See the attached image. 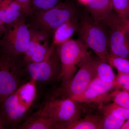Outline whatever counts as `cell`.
Returning <instances> with one entry per match:
<instances>
[{"label": "cell", "instance_id": "obj_1", "mask_svg": "<svg viewBox=\"0 0 129 129\" xmlns=\"http://www.w3.org/2000/svg\"><path fill=\"white\" fill-rule=\"evenodd\" d=\"M78 103L70 98L53 96L33 115L50 118L55 123L54 129H64L80 119L81 111Z\"/></svg>", "mask_w": 129, "mask_h": 129}, {"label": "cell", "instance_id": "obj_2", "mask_svg": "<svg viewBox=\"0 0 129 129\" xmlns=\"http://www.w3.org/2000/svg\"><path fill=\"white\" fill-rule=\"evenodd\" d=\"M77 9L69 1L60 3L51 9L34 13L27 19L29 27L45 31L52 37L59 26L70 20L78 17Z\"/></svg>", "mask_w": 129, "mask_h": 129}, {"label": "cell", "instance_id": "obj_3", "mask_svg": "<svg viewBox=\"0 0 129 129\" xmlns=\"http://www.w3.org/2000/svg\"><path fill=\"white\" fill-rule=\"evenodd\" d=\"M25 74L23 57H17L0 50V105L21 85Z\"/></svg>", "mask_w": 129, "mask_h": 129}, {"label": "cell", "instance_id": "obj_4", "mask_svg": "<svg viewBox=\"0 0 129 129\" xmlns=\"http://www.w3.org/2000/svg\"><path fill=\"white\" fill-rule=\"evenodd\" d=\"M103 24L92 18L83 17L77 29L79 39L90 48L98 58L107 61L110 55L109 32Z\"/></svg>", "mask_w": 129, "mask_h": 129}, {"label": "cell", "instance_id": "obj_5", "mask_svg": "<svg viewBox=\"0 0 129 129\" xmlns=\"http://www.w3.org/2000/svg\"><path fill=\"white\" fill-rule=\"evenodd\" d=\"M56 47L61 67L60 80L62 87L67 85L76 73L77 67L88 53V48L79 39H72Z\"/></svg>", "mask_w": 129, "mask_h": 129}, {"label": "cell", "instance_id": "obj_6", "mask_svg": "<svg viewBox=\"0 0 129 129\" xmlns=\"http://www.w3.org/2000/svg\"><path fill=\"white\" fill-rule=\"evenodd\" d=\"M95 59L88 52L71 80L63 87L58 88L53 96L73 99L82 94L95 77Z\"/></svg>", "mask_w": 129, "mask_h": 129}, {"label": "cell", "instance_id": "obj_7", "mask_svg": "<svg viewBox=\"0 0 129 129\" xmlns=\"http://www.w3.org/2000/svg\"><path fill=\"white\" fill-rule=\"evenodd\" d=\"M29 27L26 18L7 25L0 40V50L17 57H23L29 40Z\"/></svg>", "mask_w": 129, "mask_h": 129}, {"label": "cell", "instance_id": "obj_8", "mask_svg": "<svg viewBox=\"0 0 129 129\" xmlns=\"http://www.w3.org/2000/svg\"><path fill=\"white\" fill-rule=\"evenodd\" d=\"M26 64L27 74L37 83H48L60 80L61 67L56 47L43 61Z\"/></svg>", "mask_w": 129, "mask_h": 129}, {"label": "cell", "instance_id": "obj_9", "mask_svg": "<svg viewBox=\"0 0 129 129\" xmlns=\"http://www.w3.org/2000/svg\"><path fill=\"white\" fill-rule=\"evenodd\" d=\"M102 23L108 28L110 54L129 59V39L122 18L112 12Z\"/></svg>", "mask_w": 129, "mask_h": 129}, {"label": "cell", "instance_id": "obj_10", "mask_svg": "<svg viewBox=\"0 0 129 129\" xmlns=\"http://www.w3.org/2000/svg\"><path fill=\"white\" fill-rule=\"evenodd\" d=\"M30 108L19 98L15 91L0 105V122L5 129L18 128L25 120Z\"/></svg>", "mask_w": 129, "mask_h": 129}, {"label": "cell", "instance_id": "obj_11", "mask_svg": "<svg viewBox=\"0 0 129 129\" xmlns=\"http://www.w3.org/2000/svg\"><path fill=\"white\" fill-rule=\"evenodd\" d=\"M29 40L27 50L23 56L25 63L38 62L46 59L56 46L50 44L49 34L29 27Z\"/></svg>", "mask_w": 129, "mask_h": 129}, {"label": "cell", "instance_id": "obj_12", "mask_svg": "<svg viewBox=\"0 0 129 129\" xmlns=\"http://www.w3.org/2000/svg\"><path fill=\"white\" fill-rule=\"evenodd\" d=\"M115 89V83H105L95 77L82 94L72 99L79 103H96L101 106L108 102L110 94Z\"/></svg>", "mask_w": 129, "mask_h": 129}, {"label": "cell", "instance_id": "obj_13", "mask_svg": "<svg viewBox=\"0 0 129 129\" xmlns=\"http://www.w3.org/2000/svg\"><path fill=\"white\" fill-rule=\"evenodd\" d=\"M22 5L16 0H0V19L7 25L27 18Z\"/></svg>", "mask_w": 129, "mask_h": 129}, {"label": "cell", "instance_id": "obj_14", "mask_svg": "<svg viewBox=\"0 0 129 129\" xmlns=\"http://www.w3.org/2000/svg\"><path fill=\"white\" fill-rule=\"evenodd\" d=\"M86 7L91 18L101 23L112 13V0H86Z\"/></svg>", "mask_w": 129, "mask_h": 129}, {"label": "cell", "instance_id": "obj_15", "mask_svg": "<svg viewBox=\"0 0 129 129\" xmlns=\"http://www.w3.org/2000/svg\"><path fill=\"white\" fill-rule=\"evenodd\" d=\"M78 18L67 21L57 28L52 35V45L57 46L72 39L75 32L78 28Z\"/></svg>", "mask_w": 129, "mask_h": 129}, {"label": "cell", "instance_id": "obj_16", "mask_svg": "<svg viewBox=\"0 0 129 129\" xmlns=\"http://www.w3.org/2000/svg\"><path fill=\"white\" fill-rule=\"evenodd\" d=\"M36 84L35 81L30 79L20 85L15 91L19 99L30 108L34 102L37 95Z\"/></svg>", "mask_w": 129, "mask_h": 129}, {"label": "cell", "instance_id": "obj_17", "mask_svg": "<svg viewBox=\"0 0 129 129\" xmlns=\"http://www.w3.org/2000/svg\"><path fill=\"white\" fill-rule=\"evenodd\" d=\"M55 123L50 118L33 115L28 117L19 126L20 129H54Z\"/></svg>", "mask_w": 129, "mask_h": 129}, {"label": "cell", "instance_id": "obj_18", "mask_svg": "<svg viewBox=\"0 0 129 129\" xmlns=\"http://www.w3.org/2000/svg\"><path fill=\"white\" fill-rule=\"evenodd\" d=\"M95 77L108 83H115L116 75L107 61L98 57L95 59Z\"/></svg>", "mask_w": 129, "mask_h": 129}, {"label": "cell", "instance_id": "obj_19", "mask_svg": "<svg viewBox=\"0 0 129 129\" xmlns=\"http://www.w3.org/2000/svg\"><path fill=\"white\" fill-rule=\"evenodd\" d=\"M103 115L89 114L67 125L64 129H100Z\"/></svg>", "mask_w": 129, "mask_h": 129}, {"label": "cell", "instance_id": "obj_20", "mask_svg": "<svg viewBox=\"0 0 129 129\" xmlns=\"http://www.w3.org/2000/svg\"><path fill=\"white\" fill-rule=\"evenodd\" d=\"M102 114H110L122 120L129 119V109L125 108L115 103L100 106Z\"/></svg>", "mask_w": 129, "mask_h": 129}, {"label": "cell", "instance_id": "obj_21", "mask_svg": "<svg viewBox=\"0 0 129 129\" xmlns=\"http://www.w3.org/2000/svg\"><path fill=\"white\" fill-rule=\"evenodd\" d=\"M125 122L110 114H103L100 129H121Z\"/></svg>", "mask_w": 129, "mask_h": 129}, {"label": "cell", "instance_id": "obj_22", "mask_svg": "<svg viewBox=\"0 0 129 129\" xmlns=\"http://www.w3.org/2000/svg\"><path fill=\"white\" fill-rule=\"evenodd\" d=\"M107 62L117 70L118 73L129 74V59L128 58L110 54Z\"/></svg>", "mask_w": 129, "mask_h": 129}, {"label": "cell", "instance_id": "obj_23", "mask_svg": "<svg viewBox=\"0 0 129 129\" xmlns=\"http://www.w3.org/2000/svg\"><path fill=\"white\" fill-rule=\"evenodd\" d=\"M111 101L117 105L129 109V92L119 89L114 90L109 97L108 102Z\"/></svg>", "mask_w": 129, "mask_h": 129}, {"label": "cell", "instance_id": "obj_24", "mask_svg": "<svg viewBox=\"0 0 129 129\" xmlns=\"http://www.w3.org/2000/svg\"><path fill=\"white\" fill-rule=\"evenodd\" d=\"M60 1L30 0V5L32 14L34 13L43 11L52 8L61 3Z\"/></svg>", "mask_w": 129, "mask_h": 129}, {"label": "cell", "instance_id": "obj_25", "mask_svg": "<svg viewBox=\"0 0 129 129\" xmlns=\"http://www.w3.org/2000/svg\"><path fill=\"white\" fill-rule=\"evenodd\" d=\"M113 10L120 18L129 20V0H112Z\"/></svg>", "mask_w": 129, "mask_h": 129}, {"label": "cell", "instance_id": "obj_26", "mask_svg": "<svg viewBox=\"0 0 129 129\" xmlns=\"http://www.w3.org/2000/svg\"><path fill=\"white\" fill-rule=\"evenodd\" d=\"M116 89H121L129 92V74L118 73L115 81Z\"/></svg>", "mask_w": 129, "mask_h": 129}, {"label": "cell", "instance_id": "obj_27", "mask_svg": "<svg viewBox=\"0 0 129 129\" xmlns=\"http://www.w3.org/2000/svg\"><path fill=\"white\" fill-rule=\"evenodd\" d=\"M16 1L19 2L24 8L27 13V18L30 17L32 14V10H31L30 5V0H16Z\"/></svg>", "mask_w": 129, "mask_h": 129}, {"label": "cell", "instance_id": "obj_28", "mask_svg": "<svg viewBox=\"0 0 129 129\" xmlns=\"http://www.w3.org/2000/svg\"><path fill=\"white\" fill-rule=\"evenodd\" d=\"M7 28V25L0 19V40L2 39Z\"/></svg>", "mask_w": 129, "mask_h": 129}, {"label": "cell", "instance_id": "obj_29", "mask_svg": "<svg viewBox=\"0 0 129 129\" xmlns=\"http://www.w3.org/2000/svg\"><path fill=\"white\" fill-rule=\"evenodd\" d=\"M122 19V23L125 29L127 36L129 39V20Z\"/></svg>", "mask_w": 129, "mask_h": 129}, {"label": "cell", "instance_id": "obj_30", "mask_svg": "<svg viewBox=\"0 0 129 129\" xmlns=\"http://www.w3.org/2000/svg\"><path fill=\"white\" fill-rule=\"evenodd\" d=\"M121 129H129V119L125 122Z\"/></svg>", "mask_w": 129, "mask_h": 129}, {"label": "cell", "instance_id": "obj_31", "mask_svg": "<svg viewBox=\"0 0 129 129\" xmlns=\"http://www.w3.org/2000/svg\"><path fill=\"white\" fill-rule=\"evenodd\" d=\"M5 129V128L0 122V129Z\"/></svg>", "mask_w": 129, "mask_h": 129}]
</instances>
